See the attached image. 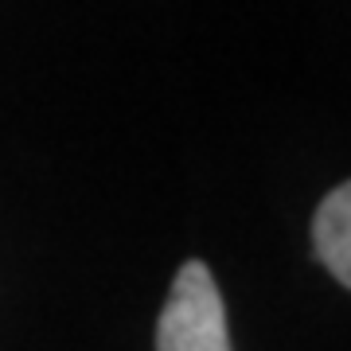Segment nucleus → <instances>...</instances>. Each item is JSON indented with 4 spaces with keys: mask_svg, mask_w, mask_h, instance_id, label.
<instances>
[{
    "mask_svg": "<svg viewBox=\"0 0 351 351\" xmlns=\"http://www.w3.org/2000/svg\"><path fill=\"white\" fill-rule=\"evenodd\" d=\"M313 246L339 285H351V188L339 184L320 199L313 219Z\"/></svg>",
    "mask_w": 351,
    "mask_h": 351,
    "instance_id": "obj_2",
    "label": "nucleus"
},
{
    "mask_svg": "<svg viewBox=\"0 0 351 351\" xmlns=\"http://www.w3.org/2000/svg\"><path fill=\"white\" fill-rule=\"evenodd\" d=\"M156 351H234L219 285L199 258L184 262L172 277V293L156 324Z\"/></svg>",
    "mask_w": 351,
    "mask_h": 351,
    "instance_id": "obj_1",
    "label": "nucleus"
}]
</instances>
